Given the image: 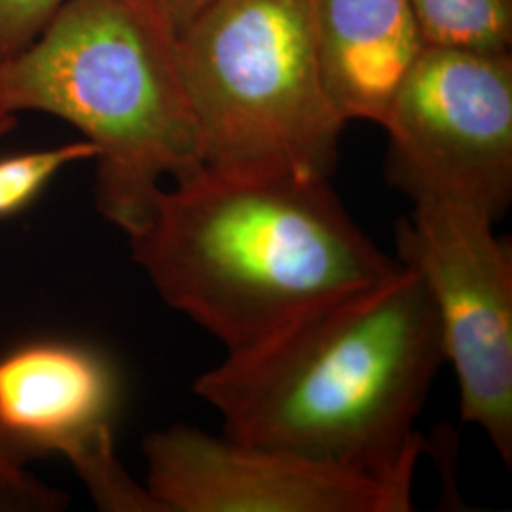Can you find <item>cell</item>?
Instances as JSON below:
<instances>
[{
  "label": "cell",
  "mask_w": 512,
  "mask_h": 512,
  "mask_svg": "<svg viewBox=\"0 0 512 512\" xmlns=\"http://www.w3.org/2000/svg\"><path fill=\"white\" fill-rule=\"evenodd\" d=\"M446 363L439 315L418 272H399L228 353L194 391L224 435L410 488L416 421Z\"/></svg>",
  "instance_id": "1"
},
{
  "label": "cell",
  "mask_w": 512,
  "mask_h": 512,
  "mask_svg": "<svg viewBox=\"0 0 512 512\" xmlns=\"http://www.w3.org/2000/svg\"><path fill=\"white\" fill-rule=\"evenodd\" d=\"M95 158L97 148L86 139L0 158V219L14 217L27 209L67 165Z\"/></svg>",
  "instance_id": "11"
},
{
  "label": "cell",
  "mask_w": 512,
  "mask_h": 512,
  "mask_svg": "<svg viewBox=\"0 0 512 512\" xmlns=\"http://www.w3.org/2000/svg\"><path fill=\"white\" fill-rule=\"evenodd\" d=\"M162 512H406L412 490L188 425L143 442Z\"/></svg>",
  "instance_id": "7"
},
{
  "label": "cell",
  "mask_w": 512,
  "mask_h": 512,
  "mask_svg": "<svg viewBox=\"0 0 512 512\" xmlns=\"http://www.w3.org/2000/svg\"><path fill=\"white\" fill-rule=\"evenodd\" d=\"M118 384L92 349L33 342L0 355V425L35 458L61 454L101 511H122L139 484L114 450Z\"/></svg>",
  "instance_id": "8"
},
{
  "label": "cell",
  "mask_w": 512,
  "mask_h": 512,
  "mask_svg": "<svg viewBox=\"0 0 512 512\" xmlns=\"http://www.w3.org/2000/svg\"><path fill=\"white\" fill-rule=\"evenodd\" d=\"M397 226L399 262L420 274L454 366L459 414L512 461V249L467 203L425 198Z\"/></svg>",
  "instance_id": "5"
},
{
  "label": "cell",
  "mask_w": 512,
  "mask_h": 512,
  "mask_svg": "<svg viewBox=\"0 0 512 512\" xmlns=\"http://www.w3.org/2000/svg\"><path fill=\"white\" fill-rule=\"evenodd\" d=\"M317 69L348 124L382 126L427 44L408 0H310Z\"/></svg>",
  "instance_id": "9"
},
{
  "label": "cell",
  "mask_w": 512,
  "mask_h": 512,
  "mask_svg": "<svg viewBox=\"0 0 512 512\" xmlns=\"http://www.w3.org/2000/svg\"><path fill=\"white\" fill-rule=\"evenodd\" d=\"M177 35L150 0H65L0 63V110L52 114L95 145V205L128 238L147 226L165 179L203 167Z\"/></svg>",
  "instance_id": "3"
},
{
  "label": "cell",
  "mask_w": 512,
  "mask_h": 512,
  "mask_svg": "<svg viewBox=\"0 0 512 512\" xmlns=\"http://www.w3.org/2000/svg\"><path fill=\"white\" fill-rule=\"evenodd\" d=\"M203 167L330 179L346 122L317 69L310 0H219L177 35Z\"/></svg>",
  "instance_id": "4"
},
{
  "label": "cell",
  "mask_w": 512,
  "mask_h": 512,
  "mask_svg": "<svg viewBox=\"0 0 512 512\" xmlns=\"http://www.w3.org/2000/svg\"><path fill=\"white\" fill-rule=\"evenodd\" d=\"M129 243L165 304L228 353L403 266L349 217L330 179L209 167L164 186Z\"/></svg>",
  "instance_id": "2"
},
{
  "label": "cell",
  "mask_w": 512,
  "mask_h": 512,
  "mask_svg": "<svg viewBox=\"0 0 512 512\" xmlns=\"http://www.w3.org/2000/svg\"><path fill=\"white\" fill-rule=\"evenodd\" d=\"M16 126H18L16 114H10V112H6V110H0V139H2L4 135H8Z\"/></svg>",
  "instance_id": "15"
},
{
  "label": "cell",
  "mask_w": 512,
  "mask_h": 512,
  "mask_svg": "<svg viewBox=\"0 0 512 512\" xmlns=\"http://www.w3.org/2000/svg\"><path fill=\"white\" fill-rule=\"evenodd\" d=\"M35 456L0 425V512H57L69 495L38 480L27 471Z\"/></svg>",
  "instance_id": "12"
},
{
  "label": "cell",
  "mask_w": 512,
  "mask_h": 512,
  "mask_svg": "<svg viewBox=\"0 0 512 512\" xmlns=\"http://www.w3.org/2000/svg\"><path fill=\"white\" fill-rule=\"evenodd\" d=\"M382 128L387 177L416 202L467 203L494 222L512 202V55L427 48Z\"/></svg>",
  "instance_id": "6"
},
{
  "label": "cell",
  "mask_w": 512,
  "mask_h": 512,
  "mask_svg": "<svg viewBox=\"0 0 512 512\" xmlns=\"http://www.w3.org/2000/svg\"><path fill=\"white\" fill-rule=\"evenodd\" d=\"M427 48L505 54L512 46V0H408Z\"/></svg>",
  "instance_id": "10"
},
{
  "label": "cell",
  "mask_w": 512,
  "mask_h": 512,
  "mask_svg": "<svg viewBox=\"0 0 512 512\" xmlns=\"http://www.w3.org/2000/svg\"><path fill=\"white\" fill-rule=\"evenodd\" d=\"M215 2L219 0H150V4L171 23L177 33H181L192 19L198 18L203 10Z\"/></svg>",
  "instance_id": "14"
},
{
  "label": "cell",
  "mask_w": 512,
  "mask_h": 512,
  "mask_svg": "<svg viewBox=\"0 0 512 512\" xmlns=\"http://www.w3.org/2000/svg\"><path fill=\"white\" fill-rule=\"evenodd\" d=\"M65 0H0V63L29 46Z\"/></svg>",
  "instance_id": "13"
}]
</instances>
